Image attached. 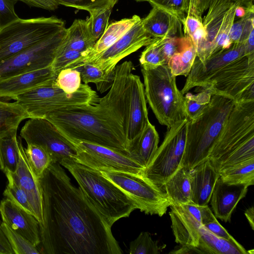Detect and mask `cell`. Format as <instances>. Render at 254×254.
I'll return each instance as SVG.
<instances>
[{
	"mask_svg": "<svg viewBox=\"0 0 254 254\" xmlns=\"http://www.w3.org/2000/svg\"><path fill=\"white\" fill-rule=\"evenodd\" d=\"M250 52L245 43H233L231 46L202 63L196 57L191 70L187 76L181 92L185 95L195 88V92L204 89L212 78L227 65Z\"/></svg>",
	"mask_w": 254,
	"mask_h": 254,
	"instance_id": "cell-15",
	"label": "cell"
},
{
	"mask_svg": "<svg viewBox=\"0 0 254 254\" xmlns=\"http://www.w3.org/2000/svg\"><path fill=\"white\" fill-rule=\"evenodd\" d=\"M27 158L36 176L40 179L51 163L50 154L43 147L33 144H27L24 148Z\"/></svg>",
	"mask_w": 254,
	"mask_h": 254,
	"instance_id": "cell-37",
	"label": "cell"
},
{
	"mask_svg": "<svg viewBox=\"0 0 254 254\" xmlns=\"http://www.w3.org/2000/svg\"><path fill=\"white\" fill-rule=\"evenodd\" d=\"M43 223V253L121 254L111 226L75 187L61 165L52 162L39 179Z\"/></svg>",
	"mask_w": 254,
	"mask_h": 254,
	"instance_id": "cell-1",
	"label": "cell"
},
{
	"mask_svg": "<svg viewBox=\"0 0 254 254\" xmlns=\"http://www.w3.org/2000/svg\"><path fill=\"white\" fill-rule=\"evenodd\" d=\"M19 160L14 173L8 171L14 182L25 192L33 214L39 225L43 223L42 194L38 178L26 155L21 139L18 138Z\"/></svg>",
	"mask_w": 254,
	"mask_h": 254,
	"instance_id": "cell-18",
	"label": "cell"
},
{
	"mask_svg": "<svg viewBox=\"0 0 254 254\" xmlns=\"http://www.w3.org/2000/svg\"><path fill=\"white\" fill-rule=\"evenodd\" d=\"M170 205L191 202L190 170L180 167L164 184Z\"/></svg>",
	"mask_w": 254,
	"mask_h": 254,
	"instance_id": "cell-29",
	"label": "cell"
},
{
	"mask_svg": "<svg viewBox=\"0 0 254 254\" xmlns=\"http://www.w3.org/2000/svg\"><path fill=\"white\" fill-rule=\"evenodd\" d=\"M192 94L189 92L184 95L186 118L192 120L199 116L209 105L212 94L206 90H201Z\"/></svg>",
	"mask_w": 254,
	"mask_h": 254,
	"instance_id": "cell-36",
	"label": "cell"
},
{
	"mask_svg": "<svg viewBox=\"0 0 254 254\" xmlns=\"http://www.w3.org/2000/svg\"><path fill=\"white\" fill-rule=\"evenodd\" d=\"M4 174L7 179L8 184L4 190V196L25 210L33 214L25 192L14 182L9 173H5Z\"/></svg>",
	"mask_w": 254,
	"mask_h": 254,
	"instance_id": "cell-44",
	"label": "cell"
},
{
	"mask_svg": "<svg viewBox=\"0 0 254 254\" xmlns=\"http://www.w3.org/2000/svg\"></svg>",
	"mask_w": 254,
	"mask_h": 254,
	"instance_id": "cell-56",
	"label": "cell"
},
{
	"mask_svg": "<svg viewBox=\"0 0 254 254\" xmlns=\"http://www.w3.org/2000/svg\"><path fill=\"white\" fill-rule=\"evenodd\" d=\"M71 68L79 72L81 80L84 83H94L97 90L101 93L109 89L113 84L115 70L107 73L97 66L87 62L77 64Z\"/></svg>",
	"mask_w": 254,
	"mask_h": 254,
	"instance_id": "cell-32",
	"label": "cell"
},
{
	"mask_svg": "<svg viewBox=\"0 0 254 254\" xmlns=\"http://www.w3.org/2000/svg\"><path fill=\"white\" fill-rule=\"evenodd\" d=\"M84 56L85 52L60 48L51 66L57 75L61 70L78 64Z\"/></svg>",
	"mask_w": 254,
	"mask_h": 254,
	"instance_id": "cell-42",
	"label": "cell"
},
{
	"mask_svg": "<svg viewBox=\"0 0 254 254\" xmlns=\"http://www.w3.org/2000/svg\"><path fill=\"white\" fill-rule=\"evenodd\" d=\"M81 79L79 72L76 69L66 68L57 74L53 86L62 89L67 93H73L80 88Z\"/></svg>",
	"mask_w": 254,
	"mask_h": 254,
	"instance_id": "cell-41",
	"label": "cell"
},
{
	"mask_svg": "<svg viewBox=\"0 0 254 254\" xmlns=\"http://www.w3.org/2000/svg\"><path fill=\"white\" fill-rule=\"evenodd\" d=\"M136 2H143V1H147L148 0H133Z\"/></svg>",
	"mask_w": 254,
	"mask_h": 254,
	"instance_id": "cell-55",
	"label": "cell"
},
{
	"mask_svg": "<svg viewBox=\"0 0 254 254\" xmlns=\"http://www.w3.org/2000/svg\"><path fill=\"white\" fill-rule=\"evenodd\" d=\"M241 4H254L251 0H212L206 14L202 18L206 38L201 56L204 63L210 57L229 48L232 43L229 37L235 21L237 7Z\"/></svg>",
	"mask_w": 254,
	"mask_h": 254,
	"instance_id": "cell-9",
	"label": "cell"
},
{
	"mask_svg": "<svg viewBox=\"0 0 254 254\" xmlns=\"http://www.w3.org/2000/svg\"><path fill=\"white\" fill-rule=\"evenodd\" d=\"M0 214L3 222L34 246L41 243L39 223L33 214L7 197L0 202Z\"/></svg>",
	"mask_w": 254,
	"mask_h": 254,
	"instance_id": "cell-21",
	"label": "cell"
},
{
	"mask_svg": "<svg viewBox=\"0 0 254 254\" xmlns=\"http://www.w3.org/2000/svg\"><path fill=\"white\" fill-rule=\"evenodd\" d=\"M245 215L253 230H254V206L247 208L245 211Z\"/></svg>",
	"mask_w": 254,
	"mask_h": 254,
	"instance_id": "cell-54",
	"label": "cell"
},
{
	"mask_svg": "<svg viewBox=\"0 0 254 254\" xmlns=\"http://www.w3.org/2000/svg\"><path fill=\"white\" fill-rule=\"evenodd\" d=\"M66 29V37L60 47L61 49H71L86 54L97 41L87 19H76Z\"/></svg>",
	"mask_w": 254,
	"mask_h": 254,
	"instance_id": "cell-27",
	"label": "cell"
},
{
	"mask_svg": "<svg viewBox=\"0 0 254 254\" xmlns=\"http://www.w3.org/2000/svg\"><path fill=\"white\" fill-rule=\"evenodd\" d=\"M67 29H61L51 36L26 48L0 63V78H4L52 65L66 37Z\"/></svg>",
	"mask_w": 254,
	"mask_h": 254,
	"instance_id": "cell-12",
	"label": "cell"
},
{
	"mask_svg": "<svg viewBox=\"0 0 254 254\" xmlns=\"http://www.w3.org/2000/svg\"><path fill=\"white\" fill-rule=\"evenodd\" d=\"M30 7H35L47 10L53 11L57 9L59 4L55 0H18Z\"/></svg>",
	"mask_w": 254,
	"mask_h": 254,
	"instance_id": "cell-50",
	"label": "cell"
},
{
	"mask_svg": "<svg viewBox=\"0 0 254 254\" xmlns=\"http://www.w3.org/2000/svg\"><path fill=\"white\" fill-rule=\"evenodd\" d=\"M220 173V178L228 185H242L248 187L254 184V159L226 168Z\"/></svg>",
	"mask_w": 254,
	"mask_h": 254,
	"instance_id": "cell-34",
	"label": "cell"
},
{
	"mask_svg": "<svg viewBox=\"0 0 254 254\" xmlns=\"http://www.w3.org/2000/svg\"><path fill=\"white\" fill-rule=\"evenodd\" d=\"M248 188L242 185L227 184L219 177L210 200L216 218L225 223L230 222L239 202L246 196Z\"/></svg>",
	"mask_w": 254,
	"mask_h": 254,
	"instance_id": "cell-23",
	"label": "cell"
},
{
	"mask_svg": "<svg viewBox=\"0 0 254 254\" xmlns=\"http://www.w3.org/2000/svg\"><path fill=\"white\" fill-rule=\"evenodd\" d=\"M196 57V50L190 38L184 35L181 37L178 51L169 60L167 64L174 75L187 77Z\"/></svg>",
	"mask_w": 254,
	"mask_h": 254,
	"instance_id": "cell-30",
	"label": "cell"
},
{
	"mask_svg": "<svg viewBox=\"0 0 254 254\" xmlns=\"http://www.w3.org/2000/svg\"><path fill=\"white\" fill-rule=\"evenodd\" d=\"M0 254H14V252L3 233L0 223Z\"/></svg>",
	"mask_w": 254,
	"mask_h": 254,
	"instance_id": "cell-51",
	"label": "cell"
},
{
	"mask_svg": "<svg viewBox=\"0 0 254 254\" xmlns=\"http://www.w3.org/2000/svg\"><path fill=\"white\" fill-rule=\"evenodd\" d=\"M203 90L236 103L254 101V53L232 62L218 73Z\"/></svg>",
	"mask_w": 254,
	"mask_h": 254,
	"instance_id": "cell-10",
	"label": "cell"
},
{
	"mask_svg": "<svg viewBox=\"0 0 254 254\" xmlns=\"http://www.w3.org/2000/svg\"><path fill=\"white\" fill-rule=\"evenodd\" d=\"M70 141L78 150L74 160L84 165L99 171L122 172L142 176L144 168L129 153L86 142Z\"/></svg>",
	"mask_w": 254,
	"mask_h": 254,
	"instance_id": "cell-14",
	"label": "cell"
},
{
	"mask_svg": "<svg viewBox=\"0 0 254 254\" xmlns=\"http://www.w3.org/2000/svg\"><path fill=\"white\" fill-rule=\"evenodd\" d=\"M100 172L133 199L138 209L146 214L162 216L170 206L164 188L154 186L142 176L122 172Z\"/></svg>",
	"mask_w": 254,
	"mask_h": 254,
	"instance_id": "cell-11",
	"label": "cell"
},
{
	"mask_svg": "<svg viewBox=\"0 0 254 254\" xmlns=\"http://www.w3.org/2000/svg\"><path fill=\"white\" fill-rule=\"evenodd\" d=\"M202 13L193 0H189L185 18L182 22L185 36L190 37L200 27L203 26Z\"/></svg>",
	"mask_w": 254,
	"mask_h": 254,
	"instance_id": "cell-43",
	"label": "cell"
},
{
	"mask_svg": "<svg viewBox=\"0 0 254 254\" xmlns=\"http://www.w3.org/2000/svg\"><path fill=\"white\" fill-rule=\"evenodd\" d=\"M146 104L144 85L139 76L132 73L126 133L129 147L149 122Z\"/></svg>",
	"mask_w": 254,
	"mask_h": 254,
	"instance_id": "cell-20",
	"label": "cell"
},
{
	"mask_svg": "<svg viewBox=\"0 0 254 254\" xmlns=\"http://www.w3.org/2000/svg\"><path fill=\"white\" fill-rule=\"evenodd\" d=\"M187 122L185 118L167 128L163 142L143 171V177L158 188H163L165 182L180 168L185 147Z\"/></svg>",
	"mask_w": 254,
	"mask_h": 254,
	"instance_id": "cell-8",
	"label": "cell"
},
{
	"mask_svg": "<svg viewBox=\"0 0 254 254\" xmlns=\"http://www.w3.org/2000/svg\"><path fill=\"white\" fill-rule=\"evenodd\" d=\"M20 135L27 144L44 148L53 162L60 164L64 159H74L78 153L74 144L44 118L30 119L22 127Z\"/></svg>",
	"mask_w": 254,
	"mask_h": 254,
	"instance_id": "cell-13",
	"label": "cell"
},
{
	"mask_svg": "<svg viewBox=\"0 0 254 254\" xmlns=\"http://www.w3.org/2000/svg\"><path fill=\"white\" fill-rule=\"evenodd\" d=\"M203 254H248L247 250L235 239L229 240L213 234L201 226L197 247Z\"/></svg>",
	"mask_w": 254,
	"mask_h": 254,
	"instance_id": "cell-28",
	"label": "cell"
},
{
	"mask_svg": "<svg viewBox=\"0 0 254 254\" xmlns=\"http://www.w3.org/2000/svg\"><path fill=\"white\" fill-rule=\"evenodd\" d=\"M140 19L139 16L134 15L130 18H124L109 25L92 49L86 54L79 64L103 52L121 38Z\"/></svg>",
	"mask_w": 254,
	"mask_h": 254,
	"instance_id": "cell-26",
	"label": "cell"
},
{
	"mask_svg": "<svg viewBox=\"0 0 254 254\" xmlns=\"http://www.w3.org/2000/svg\"><path fill=\"white\" fill-rule=\"evenodd\" d=\"M196 6L199 9L203 14L207 10L212 0H193ZM189 0H185L186 7L187 8Z\"/></svg>",
	"mask_w": 254,
	"mask_h": 254,
	"instance_id": "cell-53",
	"label": "cell"
},
{
	"mask_svg": "<svg viewBox=\"0 0 254 254\" xmlns=\"http://www.w3.org/2000/svg\"><path fill=\"white\" fill-rule=\"evenodd\" d=\"M165 247V245L159 246L158 241L153 240L148 232H143L130 242L129 254H159Z\"/></svg>",
	"mask_w": 254,
	"mask_h": 254,
	"instance_id": "cell-40",
	"label": "cell"
},
{
	"mask_svg": "<svg viewBox=\"0 0 254 254\" xmlns=\"http://www.w3.org/2000/svg\"><path fill=\"white\" fill-rule=\"evenodd\" d=\"M145 47L139 60L141 65L155 67L165 64L161 50L160 38H155Z\"/></svg>",
	"mask_w": 254,
	"mask_h": 254,
	"instance_id": "cell-45",
	"label": "cell"
},
{
	"mask_svg": "<svg viewBox=\"0 0 254 254\" xmlns=\"http://www.w3.org/2000/svg\"><path fill=\"white\" fill-rule=\"evenodd\" d=\"M27 118V114L15 102L0 99V138L17 131L20 123Z\"/></svg>",
	"mask_w": 254,
	"mask_h": 254,
	"instance_id": "cell-31",
	"label": "cell"
},
{
	"mask_svg": "<svg viewBox=\"0 0 254 254\" xmlns=\"http://www.w3.org/2000/svg\"><path fill=\"white\" fill-rule=\"evenodd\" d=\"M145 31L152 38L176 36L182 35L181 21L171 13L157 6H152L148 15L141 19Z\"/></svg>",
	"mask_w": 254,
	"mask_h": 254,
	"instance_id": "cell-24",
	"label": "cell"
},
{
	"mask_svg": "<svg viewBox=\"0 0 254 254\" xmlns=\"http://www.w3.org/2000/svg\"><path fill=\"white\" fill-rule=\"evenodd\" d=\"M233 100L213 95L204 111L188 120L184 153L181 166L190 170L208 158L233 108Z\"/></svg>",
	"mask_w": 254,
	"mask_h": 254,
	"instance_id": "cell-4",
	"label": "cell"
},
{
	"mask_svg": "<svg viewBox=\"0 0 254 254\" xmlns=\"http://www.w3.org/2000/svg\"><path fill=\"white\" fill-rule=\"evenodd\" d=\"M159 141V134L155 127L149 122L139 136L130 145L129 153L144 169L152 160L158 147Z\"/></svg>",
	"mask_w": 254,
	"mask_h": 254,
	"instance_id": "cell-25",
	"label": "cell"
},
{
	"mask_svg": "<svg viewBox=\"0 0 254 254\" xmlns=\"http://www.w3.org/2000/svg\"><path fill=\"white\" fill-rule=\"evenodd\" d=\"M132 68L130 61L117 64L109 91L94 104L62 109L49 113L44 119L70 140L129 153L126 133Z\"/></svg>",
	"mask_w": 254,
	"mask_h": 254,
	"instance_id": "cell-2",
	"label": "cell"
},
{
	"mask_svg": "<svg viewBox=\"0 0 254 254\" xmlns=\"http://www.w3.org/2000/svg\"><path fill=\"white\" fill-rule=\"evenodd\" d=\"M19 160L17 131L0 138V169L4 173H14Z\"/></svg>",
	"mask_w": 254,
	"mask_h": 254,
	"instance_id": "cell-33",
	"label": "cell"
},
{
	"mask_svg": "<svg viewBox=\"0 0 254 254\" xmlns=\"http://www.w3.org/2000/svg\"><path fill=\"white\" fill-rule=\"evenodd\" d=\"M56 16L18 19L0 27V63L65 27Z\"/></svg>",
	"mask_w": 254,
	"mask_h": 254,
	"instance_id": "cell-7",
	"label": "cell"
},
{
	"mask_svg": "<svg viewBox=\"0 0 254 254\" xmlns=\"http://www.w3.org/2000/svg\"><path fill=\"white\" fill-rule=\"evenodd\" d=\"M60 164L70 173L87 199L110 226L138 209L133 199L100 171L73 159H64Z\"/></svg>",
	"mask_w": 254,
	"mask_h": 254,
	"instance_id": "cell-3",
	"label": "cell"
},
{
	"mask_svg": "<svg viewBox=\"0 0 254 254\" xmlns=\"http://www.w3.org/2000/svg\"><path fill=\"white\" fill-rule=\"evenodd\" d=\"M253 31L254 11H251L234 21L230 30L229 37L232 43H245Z\"/></svg>",
	"mask_w": 254,
	"mask_h": 254,
	"instance_id": "cell-39",
	"label": "cell"
},
{
	"mask_svg": "<svg viewBox=\"0 0 254 254\" xmlns=\"http://www.w3.org/2000/svg\"><path fill=\"white\" fill-rule=\"evenodd\" d=\"M146 101L159 123L167 128L186 118L184 95L180 91L167 64L142 65Z\"/></svg>",
	"mask_w": 254,
	"mask_h": 254,
	"instance_id": "cell-5",
	"label": "cell"
},
{
	"mask_svg": "<svg viewBox=\"0 0 254 254\" xmlns=\"http://www.w3.org/2000/svg\"><path fill=\"white\" fill-rule=\"evenodd\" d=\"M171 254H203L198 248L190 245H182V247L176 250H173Z\"/></svg>",
	"mask_w": 254,
	"mask_h": 254,
	"instance_id": "cell-52",
	"label": "cell"
},
{
	"mask_svg": "<svg viewBox=\"0 0 254 254\" xmlns=\"http://www.w3.org/2000/svg\"><path fill=\"white\" fill-rule=\"evenodd\" d=\"M117 1L118 0H112L108 3L89 12L90 17L87 20L92 34L97 41L108 26L112 11Z\"/></svg>",
	"mask_w": 254,
	"mask_h": 254,
	"instance_id": "cell-35",
	"label": "cell"
},
{
	"mask_svg": "<svg viewBox=\"0 0 254 254\" xmlns=\"http://www.w3.org/2000/svg\"><path fill=\"white\" fill-rule=\"evenodd\" d=\"M0 226L14 254H39L41 252L28 240L2 222Z\"/></svg>",
	"mask_w": 254,
	"mask_h": 254,
	"instance_id": "cell-38",
	"label": "cell"
},
{
	"mask_svg": "<svg viewBox=\"0 0 254 254\" xmlns=\"http://www.w3.org/2000/svg\"><path fill=\"white\" fill-rule=\"evenodd\" d=\"M57 75L52 66L4 78H0V98L12 99L35 88L53 85Z\"/></svg>",
	"mask_w": 254,
	"mask_h": 254,
	"instance_id": "cell-19",
	"label": "cell"
},
{
	"mask_svg": "<svg viewBox=\"0 0 254 254\" xmlns=\"http://www.w3.org/2000/svg\"><path fill=\"white\" fill-rule=\"evenodd\" d=\"M152 6L162 8L176 16L181 22L184 20L187 9L185 0H148Z\"/></svg>",
	"mask_w": 254,
	"mask_h": 254,
	"instance_id": "cell-46",
	"label": "cell"
},
{
	"mask_svg": "<svg viewBox=\"0 0 254 254\" xmlns=\"http://www.w3.org/2000/svg\"><path fill=\"white\" fill-rule=\"evenodd\" d=\"M181 37L173 36L160 38V47L165 64L178 51L181 42Z\"/></svg>",
	"mask_w": 254,
	"mask_h": 254,
	"instance_id": "cell-48",
	"label": "cell"
},
{
	"mask_svg": "<svg viewBox=\"0 0 254 254\" xmlns=\"http://www.w3.org/2000/svg\"><path fill=\"white\" fill-rule=\"evenodd\" d=\"M141 19L103 52L83 63H89L107 73L114 71L121 60L142 47L146 46L155 39V38H152L145 31Z\"/></svg>",
	"mask_w": 254,
	"mask_h": 254,
	"instance_id": "cell-16",
	"label": "cell"
},
{
	"mask_svg": "<svg viewBox=\"0 0 254 254\" xmlns=\"http://www.w3.org/2000/svg\"><path fill=\"white\" fill-rule=\"evenodd\" d=\"M96 92L86 84L77 91L67 93L53 85L39 87L14 98L29 119H41L52 112L65 108L93 105L97 102Z\"/></svg>",
	"mask_w": 254,
	"mask_h": 254,
	"instance_id": "cell-6",
	"label": "cell"
},
{
	"mask_svg": "<svg viewBox=\"0 0 254 254\" xmlns=\"http://www.w3.org/2000/svg\"><path fill=\"white\" fill-rule=\"evenodd\" d=\"M220 173L207 158L190 170L191 202L205 206L210 202Z\"/></svg>",
	"mask_w": 254,
	"mask_h": 254,
	"instance_id": "cell-22",
	"label": "cell"
},
{
	"mask_svg": "<svg viewBox=\"0 0 254 254\" xmlns=\"http://www.w3.org/2000/svg\"><path fill=\"white\" fill-rule=\"evenodd\" d=\"M18 0H0V27L19 17L14 10Z\"/></svg>",
	"mask_w": 254,
	"mask_h": 254,
	"instance_id": "cell-49",
	"label": "cell"
},
{
	"mask_svg": "<svg viewBox=\"0 0 254 254\" xmlns=\"http://www.w3.org/2000/svg\"><path fill=\"white\" fill-rule=\"evenodd\" d=\"M59 5L84 10L89 12L102 6L112 0H55Z\"/></svg>",
	"mask_w": 254,
	"mask_h": 254,
	"instance_id": "cell-47",
	"label": "cell"
},
{
	"mask_svg": "<svg viewBox=\"0 0 254 254\" xmlns=\"http://www.w3.org/2000/svg\"><path fill=\"white\" fill-rule=\"evenodd\" d=\"M171 228L177 243L197 247L203 206L190 202L170 205Z\"/></svg>",
	"mask_w": 254,
	"mask_h": 254,
	"instance_id": "cell-17",
	"label": "cell"
}]
</instances>
